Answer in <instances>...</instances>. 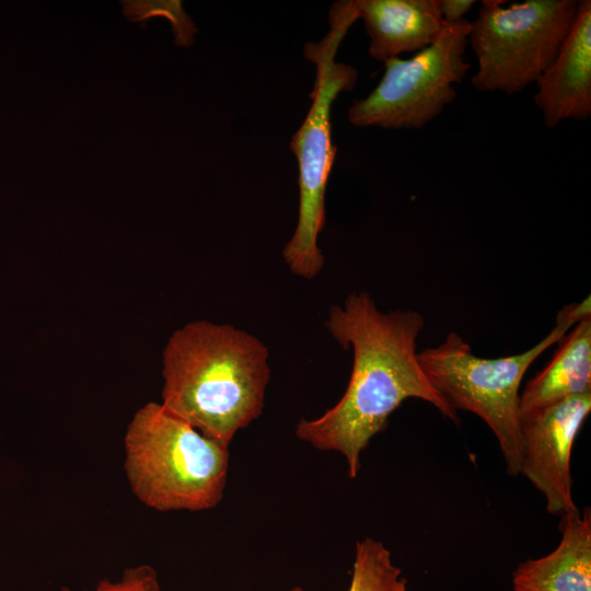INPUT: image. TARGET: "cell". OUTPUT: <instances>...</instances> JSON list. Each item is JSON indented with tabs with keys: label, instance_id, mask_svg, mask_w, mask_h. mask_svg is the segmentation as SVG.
I'll return each mask as SVG.
<instances>
[{
	"label": "cell",
	"instance_id": "obj_10",
	"mask_svg": "<svg viewBox=\"0 0 591 591\" xmlns=\"http://www.w3.org/2000/svg\"><path fill=\"white\" fill-rule=\"evenodd\" d=\"M369 36V55L378 61L418 53L433 44L445 22L438 0H356Z\"/></svg>",
	"mask_w": 591,
	"mask_h": 591
},
{
	"label": "cell",
	"instance_id": "obj_3",
	"mask_svg": "<svg viewBox=\"0 0 591 591\" xmlns=\"http://www.w3.org/2000/svg\"><path fill=\"white\" fill-rule=\"evenodd\" d=\"M124 466L131 491L147 507L202 511L223 498L229 445L149 402L128 424Z\"/></svg>",
	"mask_w": 591,
	"mask_h": 591
},
{
	"label": "cell",
	"instance_id": "obj_2",
	"mask_svg": "<svg viewBox=\"0 0 591 591\" xmlns=\"http://www.w3.org/2000/svg\"><path fill=\"white\" fill-rule=\"evenodd\" d=\"M269 352L228 324L194 321L175 331L162 355V406L204 436L229 445L257 419L270 379Z\"/></svg>",
	"mask_w": 591,
	"mask_h": 591
},
{
	"label": "cell",
	"instance_id": "obj_11",
	"mask_svg": "<svg viewBox=\"0 0 591 591\" xmlns=\"http://www.w3.org/2000/svg\"><path fill=\"white\" fill-rule=\"evenodd\" d=\"M561 538L544 557L521 563L512 575L514 591H591V510L561 515Z\"/></svg>",
	"mask_w": 591,
	"mask_h": 591
},
{
	"label": "cell",
	"instance_id": "obj_6",
	"mask_svg": "<svg viewBox=\"0 0 591 591\" xmlns=\"http://www.w3.org/2000/svg\"><path fill=\"white\" fill-rule=\"evenodd\" d=\"M483 0L468 45L477 58L471 79L479 92L512 95L536 83L558 54L578 0Z\"/></svg>",
	"mask_w": 591,
	"mask_h": 591
},
{
	"label": "cell",
	"instance_id": "obj_9",
	"mask_svg": "<svg viewBox=\"0 0 591 591\" xmlns=\"http://www.w3.org/2000/svg\"><path fill=\"white\" fill-rule=\"evenodd\" d=\"M533 101L546 127L591 117V1L578 0L572 25L555 59L536 82Z\"/></svg>",
	"mask_w": 591,
	"mask_h": 591
},
{
	"label": "cell",
	"instance_id": "obj_13",
	"mask_svg": "<svg viewBox=\"0 0 591 591\" xmlns=\"http://www.w3.org/2000/svg\"><path fill=\"white\" fill-rule=\"evenodd\" d=\"M290 591H304L294 587ZM347 591H407V580L385 545L371 537L356 543Z\"/></svg>",
	"mask_w": 591,
	"mask_h": 591
},
{
	"label": "cell",
	"instance_id": "obj_15",
	"mask_svg": "<svg viewBox=\"0 0 591 591\" xmlns=\"http://www.w3.org/2000/svg\"><path fill=\"white\" fill-rule=\"evenodd\" d=\"M60 591H76L61 588ZM82 591H162L157 571L149 565L126 568L117 581L103 579L91 590Z\"/></svg>",
	"mask_w": 591,
	"mask_h": 591
},
{
	"label": "cell",
	"instance_id": "obj_16",
	"mask_svg": "<svg viewBox=\"0 0 591 591\" xmlns=\"http://www.w3.org/2000/svg\"><path fill=\"white\" fill-rule=\"evenodd\" d=\"M474 4V0H438L440 13L447 23L464 20L465 14Z\"/></svg>",
	"mask_w": 591,
	"mask_h": 591
},
{
	"label": "cell",
	"instance_id": "obj_8",
	"mask_svg": "<svg viewBox=\"0 0 591 591\" xmlns=\"http://www.w3.org/2000/svg\"><path fill=\"white\" fill-rule=\"evenodd\" d=\"M591 412V391L521 419L523 474L546 499L549 513L578 510L572 499L571 451Z\"/></svg>",
	"mask_w": 591,
	"mask_h": 591
},
{
	"label": "cell",
	"instance_id": "obj_7",
	"mask_svg": "<svg viewBox=\"0 0 591 591\" xmlns=\"http://www.w3.org/2000/svg\"><path fill=\"white\" fill-rule=\"evenodd\" d=\"M471 22L447 23L437 40L412 58L384 61L374 90L348 109L356 127L420 129L456 97L455 84L471 69L465 58Z\"/></svg>",
	"mask_w": 591,
	"mask_h": 591
},
{
	"label": "cell",
	"instance_id": "obj_12",
	"mask_svg": "<svg viewBox=\"0 0 591 591\" xmlns=\"http://www.w3.org/2000/svg\"><path fill=\"white\" fill-rule=\"evenodd\" d=\"M549 363L520 394V420L591 391V316L575 324Z\"/></svg>",
	"mask_w": 591,
	"mask_h": 591
},
{
	"label": "cell",
	"instance_id": "obj_4",
	"mask_svg": "<svg viewBox=\"0 0 591 591\" xmlns=\"http://www.w3.org/2000/svg\"><path fill=\"white\" fill-rule=\"evenodd\" d=\"M357 20L356 0L334 3L328 33L303 49L316 74L311 107L290 142L299 166L300 202L297 228L282 256L290 270L305 279L316 277L324 266L317 240L325 224V192L337 150L332 142V105L341 92L351 91L358 79L357 69L336 61L335 56Z\"/></svg>",
	"mask_w": 591,
	"mask_h": 591
},
{
	"label": "cell",
	"instance_id": "obj_1",
	"mask_svg": "<svg viewBox=\"0 0 591 591\" xmlns=\"http://www.w3.org/2000/svg\"><path fill=\"white\" fill-rule=\"evenodd\" d=\"M325 325L343 348H352L351 375L337 404L316 419H301L296 434L318 450L341 453L350 478L359 473L361 452L404 401L422 399L460 422L419 364L416 340L425 325L419 312H382L368 293H350L343 306L331 308Z\"/></svg>",
	"mask_w": 591,
	"mask_h": 591
},
{
	"label": "cell",
	"instance_id": "obj_5",
	"mask_svg": "<svg viewBox=\"0 0 591 591\" xmlns=\"http://www.w3.org/2000/svg\"><path fill=\"white\" fill-rule=\"evenodd\" d=\"M590 297L564 306L555 327L536 345L518 355L486 359L473 354L456 333L438 346L417 354L419 364L433 387L457 412H471L495 434L507 473L520 474L522 462L520 385L532 362L582 318L591 316Z\"/></svg>",
	"mask_w": 591,
	"mask_h": 591
},
{
	"label": "cell",
	"instance_id": "obj_14",
	"mask_svg": "<svg viewBox=\"0 0 591 591\" xmlns=\"http://www.w3.org/2000/svg\"><path fill=\"white\" fill-rule=\"evenodd\" d=\"M121 4L123 13L130 22H146L155 16L167 19L172 24L177 46H190L198 32L179 0H123Z\"/></svg>",
	"mask_w": 591,
	"mask_h": 591
}]
</instances>
